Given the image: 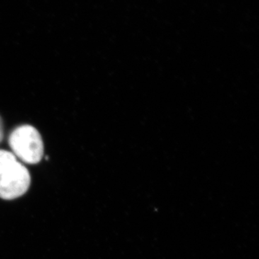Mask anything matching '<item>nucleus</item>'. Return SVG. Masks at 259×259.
Segmentation results:
<instances>
[{"label":"nucleus","instance_id":"nucleus-1","mask_svg":"<svg viewBox=\"0 0 259 259\" xmlns=\"http://www.w3.org/2000/svg\"><path fill=\"white\" fill-rule=\"evenodd\" d=\"M9 144L13 154L29 164L39 163L44 156L41 136L31 125H22L15 129L10 134Z\"/></svg>","mask_w":259,"mask_h":259},{"label":"nucleus","instance_id":"nucleus-2","mask_svg":"<svg viewBox=\"0 0 259 259\" xmlns=\"http://www.w3.org/2000/svg\"><path fill=\"white\" fill-rule=\"evenodd\" d=\"M30 181L28 168L17 161L0 176V198L11 200L21 197L30 187Z\"/></svg>","mask_w":259,"mask_h":259},{"label":"nucleus","instance_id":"nucleus-3","mask_svg":"<svg viewBox=\"0 0 259 259\" xmlns=\"http://www.w3.org/2000/svg\"><path fill=\"white\" fill-rule=\"evenodd\" d=\"M17 161L16 156L13 153L0 150V176L8 171Z\"/></svg>","mask_w":259,"mask_h":259},{"label":"nucleus","instance_id":"nucleus-4","mask_svg":"<svg viewBox=\"0 0 259 259\" xmlns=\"http://www.w3.org/2000/svg\"><path fill=\"white\" fill-rule=\"evenodd\" d=\"M3 138H4V131H3V120H2L1 117H0V143H1L2 141H3Z\"/></svg>","mask_w":259,"mask_h":259}]
</instances>
